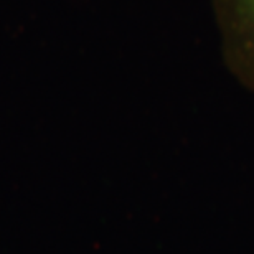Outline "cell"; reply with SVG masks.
<instances>
[{"instance_id": "1", "label": "cell", "mask_w": 254, "mask_h": 254, "mask_svg": "<svg viewBox=\"0 0 254 254\" xmlns=\"http://www.w3.org/2000/svg\"><path fill=\"white\" fill-rule=\"evenodd\" d=\"M230 62L254 86V0H213Z\"/></svg>"}]
</instances>
